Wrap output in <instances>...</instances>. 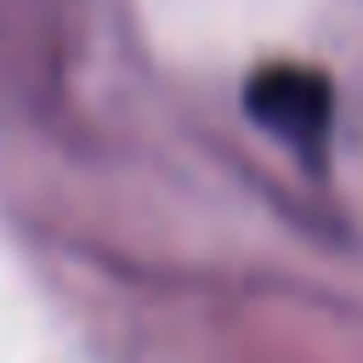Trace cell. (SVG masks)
<instances>
[{
  "instance_id": "1",
  "label": "cell",
  "mask_w": 363,
  "mask_h": 363,
  "mask_svg": "<svg viewBox=\"0 0 363 363\" xmlns=\"http://www.w3.org/2000/svg\"><path fill=\"white\" fill-rule=\"evenodd\" d=\"M244 108L255 125L289 136L295 147H312L329 125V79L295 62H272L244 85Z\"/></svg>"
}]
</instances>
